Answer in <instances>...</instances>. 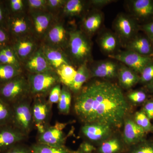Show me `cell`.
Here are the masks:
<instances>
[{
  "mask_svg": "<svg viewBox=\"0 0 153 153\" xmlns=\"http://www.w3.org/2000/svg\"><path fill=\"white\" fill-rule=\"evenodd\" d=\"M79 92L74 110L82 122L103 124L112 128L121 126L129 106L118 85L97 80L82 87Z\"/></svg>",
  "mask_w": 153,
  "mask_h": 153,
  "instance_id": "1",
  "label": "cell"
},
{
  "mask_svg": "<svg viewBox=\"0 0 153 153\" xmlns=\"http://www.w3.org/2000/svg\"><path fill=\"white\" fill-rule=\"evenodd\" d=\"M66 48L68 53L66 54L68 59L70 58L73 63L79 66L87 63L91 55L90 42L80 30H73L69 32Z\"/></svg>",
  "mask_w": 153,
  "mask_h": 153,
  "instance_id": "2",
  "label": "cell"
},
{
  "mask_svg": "<svg viewBox=\"0 0 153 153\" xmlns=\"http://www.w3.org/2000/svg\"><path fill=\"white\" fill-rule=\"evenodd\" d=\"M32 96L27 77L22 74L1 85L0 97L10 105Z\"/></svg>",
  "mask_w": 153,
  "mask_h": 153,
  "instance_id": "3",
  "label": "cell"
},
{
  "mask_svg": "<svg viewBox=\"0 0 153 153\" xmlns=\"http://www.w3.org/2000/svg\"><path fill=\"white\" fill-rule=\"evenodd\" d=\"M32 96L13 105L11 122L13 126L27 136L32 130L34 122L31 105Z\"/></svg>",
  "mask_w": 153,
  "mask_h": 153,
  "instance_id": "4",
  "label": "cell"
},
{
  "mask_svg": "<svg viewBox=\"0 0 153 153\" xmlns=\"http://www.w3.org/2000/svg\"><path fill=\"white\" fill-rule=\"evenodd\" d=\"M27 79L31 95L46 97L55 85L60 83L55 71L38 74H29Z\"/></svg>",
  "mask_w": 153,
  "mask_h": 153,
  "instance_id": "5",
  "label": "cell"
},
{
  "mask_svg": "<svg viewBox=\"0 0 153 153\" xmlns=\"http://www.w3.org/2000/svg\"><path fill=\"white\" fill-rule=\"evenodd\" d=\"M28 15L31 22V35L41 43L57 17L49 12Z\"/></svg>",
  "mask_w": 153,
  "mask_h": 153,
  "instance_id": "6",
  "label": "cell"
},
{
  "mask_svg": "<svg viewBox=\"0 0 153 153\" xmlns=\"http://www.w3.org/2000/svg\"><path fill=\"white\" fill-rule=\"evenodd\" d=\"M68 38L69 32L57 17L41 43L63 51L67 47Z\"/></svg>",
  "mask_w": 153,
  "mask_h": 153,
  "instance_id": "7",
  "label": "cell"
},
{
  "mask_svg": "<svg viewBox=\"0 0 153 153\" xmlns=\"http://www.w3.org/2000/svg\"><path fill=\"white\" fill-rule=\"evenodd\" d=\"M32 105L33 122L38 128L39 133L44 131L47 126L46 124L51 112L52 105L45 97H34Z\"/></svg>",
  "mask_w": 153,
  "mask_h": 153,
  "instance_id": "8",
  "label": "cell"
},
{
  "mask_svg": "<svg viewBox=\"0 0 153 153\" xmlns=\"http://www.w3.org/2000/svg\"><path fill=\"white\" fill-rule=\"evenodd\" d=\"M108 57L120 61L136 73L140 74L147 65L153 61L151 57L141 55L131 50L109 55Z\"/></svg>",
  "mask_w": 153,
  "mask_h": 153,
  "instance_id": "9",
  "label": "cell"
},
{
  "mask_svg": "<svg viewBox=\"0 0 153 153\" xmlns=\"http://www.w3.org/2000/svg\"><path fill=\"white\" fill-rule=\"evenodd\" d=\"M66 126L57 122L53 126H47L44 131L39 133L37 143L51 146H64L66 137L62 130Z\"/></svg>",
  "mask_w": 153,
  "mask_h": 153,
  "instance_id": "10",
  "label": "cell"
},
{
  "mask_svg": "<svg viewBox=\"0 0 153 153\" xmlns=\"http://www.w3.org/2000/svg\"><path fill=\"white\" fill-rule=\"evenodd\" d=\"M39 41L32 35L17 38L13 49L22 63L36 52L41 46Z\"/></svg>",
  "mask_w": 153,
  "mask_h": 153,
  "instance_id": "11",
  "label": "cell"
},
{
  "mask_svg": "<svg viewBox=\"0 0 153 153\" xmlns=\"http://www.w3.org/2000/svg\"><path fill=\"white\" fill-rule=\"evenodd\" d=\"M27 136L14 127L0 126V153L19 144Z\"/></svg>",
  "mask_w": 153,
  "mask_h": 153,
  "instance_id": "12",
  "label": "cell"
},
{
  "mask_svg": "<svg viewBox=\"0 0 153 153\" xmlns=\"http://www.w3.org/2000/svg\"><path fill=\"white\" fill-rule=\"evenodd\" d=\"M22 65L29 74H38L54 71L48 63L41 46L36 52L22 63Z\"/></svg>",
  "mask_w": 153,
  "mask_h": 153,
  "instance_id": "13",
  "label": "cell"
},
{
  "mask_svg": "<svg viewBox=\"0 0 153 153\" xmlns=\"http://www.w3.org/2000/svg\"><path fill=\"white\" fill-rule=\"evenodd\" d=\"M112 128L99 123H86L82 126L81 131L89 140L94 142H104L111 134Z\"/></svg>",
  "mask_w": 153,
  "mask_h": 153,
  "instance_id": "14",
  "label": "cell"
},
{
  "mask_svg": "<svg viewBox=\"0 0 153 153\" xmlns=\"http://www.w3.org/2000/svg\"><path fill=\"white\" fill-rule=\"evenodd\" d=\"M146 132L131 119L126 120L124 126L123 140L126 144L132 146L145 139Z\"/></svg>",
  "mask_w": 153,
  "mask_h": 153,
  "instance_id": "15",
  "label": "cell"
},
{
  "mask_svg": "<svg viewBox=\"0 0 153 153\" xmlns=\"http://www.w3.org/2000/svg\"><path fill=\"white\" fill-rule=\"evenodd\" d=\"M41 49L49 65L54 71L64 64H71L65 52L41 43Z\"/></svg>",
  "mask_w": 153,
  "mask_h": 153,
  "instance_id": "16",
  "label": "cell"
},
{
  "mask_svg": "<svg viewBox=\"0 0 153 153\" xmlns=\"http://www.w3.org/2000/svg\"><path fill=\"white\" fill-rule=\"evenodd\" d=\"M10 27L17 38L31 35V22L27 13L17 14L11 21Z\"/></svg>",
  "mask_w": 153,
  "mask_h": 153,
  "instance_id": "17",
  "label": "cell"
},
{
  "mask_svg": "<svg viewBox=\"0 0 153 153\" xmlns=\"http://www.w3.org/2000/svg\"><path fill=\"white\" fill-rule=\"evenodd\" d=\"M117 65L112 61L100 62L90 71V76L100 78H113L117 76Z\"/></svg>",
  "mask_w": 153,
  "mask_h": 153,
  "instance_id": "18",
  "label": "cell"
},
{
  "mask_svg": "<svg viewBox=\"0 0 153 153\" xmlns=\"http://www.w3.org/2000/svg\"><path fill=\"white\" fill-rule=\"evenodd\" d=\"M115 27L119 35L126 39L132 37L136 29L133 21L124 15H120L117 18Z\"/></svg>",
  "mask_w": 153,
  "mask_h": 153,
  "instance_id": "19",
  "label": "cell"
},
{
  "mask_svg": "<svg viewBox=\"0 0 153 153\" xmlns=\"http://www.w3.org/2000/svg\"><path fill=\"white\" fill-rule=\"evenodd\" d=\"M117 76L121 86L128 89L140 82V76L131 68L123 65L119 68Z\"/></svg>",
  "mask_w": 153,
  "mask_h": 153,
  "instance_id": "20",
  "label": "cell"
},
{
  "mask_svg": "<svg viewBox=\"0 0 153 153\" xmlns=\"http://www.w3.org/2000/svg\"><path fill=\"white\" fill-rule=\"evenodd\" d=\"M129 50L140 55L150 57L153 54L152 43L145 37H138L131 41L128 45Z\"/></svg>",
  "mask_w": 153,
  "mask_h": 153,
  "instance_id": "21",
  "label": "cell"
},
{
  "mask_svg": "<svg viewBox=\"0 0 153 153\" xmlns=\"http://www.w3.org/2000/svg\"><path fill=\"white\" fill-rule=\"evenodd\" d=\"M90 76V71L88 68L87 63H83L78 67L73 82L68 88L74 93H78Z\"/></svg>",
  "mask_w": 153,
  "mask_h": 153,
  "instance_id": "22",
  "label": "cell"
},
{
  "mask_svg": "<svg viewBox=\"0 0 153 153\" xmlns=\"http://www.w3.org/2000/svg\"><path fill=\"white\" fill-rule=\"evenodd\" d=\"M60 83L69 88L72 84L76 75V70L71 64H64L55 71Z\"/></svg>",
  "mask_w": 153,
  "mask_h": 153,
  "instance_id": "23",
  "label": "cell"
},
{
  "mask_svg": "<svg viewBox=\"0 0 153 153\" xmlns=\"http://www.w3.org/2000/svg\"><path fill=\"white\" fill-rule=\"evenodd\" d=\"M132 8L138 17L148 18L153 15V1L151 0H135L133 2Z\"/></svg>",
  "mask_w": 153,
  "mask_h": 153,
  "instance_id": "24",
  "label": "cell"
},
{
  "mask_svg": "<svg viewBox=\"0 0 153 153\" xmlns=\"http://www.w3.org/2000/svg\"><path fill=\"white\" fill-rule=\"evenodd\" d=\"M124 149L122 142L115 137L102 143L97 150V153H122Z\"/></svg>",
  "mask_w": 153,
  "mask_h": 153,
  "instance_id": "25",
  "label": "cell"
},
{
  "mask_svg": "<svg viewBox=\"0 0 153 153\" xmlns=\"http://www.w3.org/2000/svg\"><path fill=\"white\" fill-rule=\"evenodd\" d=\"M23 74L22 68L7 64H0V83L1 85L16 76Z\"/></svg>",
  "mask_w": 153,
  "mask_h": 153,
  "instance_id": "26",
  "label": "cell"
},
{
  "mask_svg": "<svg viewBox=\"0 0 153 153\" xmlns=\"http://www.w3.org/2000/svg\"><path fill=\"white\" fill-rule=\"evenodd\" d=\"M85 7V2L81 0H67L62 12L67 16H75L82 13Z\"/></svg>",
  "mask_w": 153,
  "mask_h": 153,
  "instance_id": "27",
  "label": "cell"
},
{
  "mask_svg": "<svg viewBox=\"0 0 153 153\" xmlns=\"http://www.w3.org/2000/svg\"><path fill=\"white\" fill-rule=\"evenodd\" d=\"M71 100V94L70 89L65 85H63L60 99L57 103V108L60 113L63 114H67L69 113Z\"/></svg>",
  "mask_w": 153,
  "mask_h": 153,
  "instance_id": "28",
  "label": "cell"
},
{
  "mask_svg": "<svg viewBox=\"0 0 153 153\" xmlns=\"http://www.w3.org/2000/svg\"><path fill=\"white\" fill-rule=\"evenodd\" d=\"M102 22V16L100 14L97 13L91 15L83 20V27L88 33L96 32L100 27Z\"/></svg>",
  "mask_w": 153,
  "mask_h": 153,
  "instance_id": "29",
  "label": "cell"
},
{
  "mask_svg": "<svg viewBox=\"0 0 153 153\" xmlns=\"http://www.w3.org/2000/svg\"><path fill=\"white\" fill-rule=\"evenodd\" d=\"M33 153H72L71 151L65 147H54L42 144H35L30 148Z\"/></svg>",
  "mask_w": 153,
  "mask_h": 153,
  "instance_id": "30",
  "label": "cell"
},
{
  "mask_svg": "<svg viewBox=\"0 0 153 153\" xmlns=\"http://www.w3.org/2000/svg\"><path fill=\"white\" fill-rule=\"evenodd\" d=\"M25 3L28 14L48 12L47 0H25Z\"/></svg>",
  "mask_w": 153,
  "mask_h": 153,
  "instance_id": "31",
  "label": "cell"
},
{
  "mask_svg": "<svg viewBox=\"0 0 153 153\" xmlns=\"http://www.w3.org/2000/svg\"><path fill=\"white\" fill-rule=\"evenodd\" d=\"M101 49L104 52L110 53L113 52L117 46V40L112 34L107 33L102 36L100 41Z\"/></svg>",
  "mask_w": 153,
  "mask_h": 153,
  "instance_id": "32",
  "label": "cell"
},
{
  "mask_svg": "<svg viewBox=\"0 0 153 153\" xmlns=\"http://www.w3.org/2000/svg\"><path fill=\"white\" fill-rule=\"evenodd\" d=\"M12 117V108L0 97V126L7 125L11 122Z\"/></svg>",
  "mask_w": 153,
  "mask_h": 153,
  "instance_id": "33",
  "label": "cell"
},
{
  "mask_svg": "<svg viewBox=\"0 0 153 153\" xmlns=\"http://www.w3.org/2000/svg\"><path fill=\"white\" fill-rule=\"evenodd\" d=\"M134 121L146 132L152 131V124L150 120L142 111L136 113Z\"/></svg>",
  "mask_w": 153,
  "mask_h": 153,
  "instance_id": "34",
  "label": "cell"
},
{
  "mask_svg": "<svg viewBox=\"0 0 153 153\" xmlns=\"http://www.w3.org/2000/svg\"><path fill=\"white\" fill-rule=\"evenodd\" d=\"M129 153H153V142L145 140L132 146Z\"/></svg>",
  "mask_w": 153,
  "mask_h": 153,
  "instance_id": "35",
  "label": "cell"
},
{
  "mask_svg": "<svg viewBox=\"0 0 153 153\" xmlns=\"http://www.w3.org/2000/svg\"><path fill=\"white\" fill-rule=\"evenodd\" d=\"M140 82L148 84L153 81V61L144 68L140 76Z\"/></svg>",
  "mask_w": 153,
  "mask_h": 153,
  "instance_id": "36",
  "label": "cell"
},
{
  "mask_svg": "<svg viewBox=\"0 0 153 153\" xmlns=\"http://www.w3.org/2000/svg\"><path fill=\"white\" fill-rule=\"evenodd\" d=\"M67 0H47V10L55 16L60 10L63 9Z\"/></svg>",
  "mask_w": 153,
  "mask_h": 153,
  "instance_id": "37",
  "label": "cell"
},
{
  "mask_svg": "<svg viewBox=\"0 0 153 153\" xmlns=\"http://www.w3.org/2000/svg\"><path fill=\"white\" fill-rule=\"evenodd\" d=\"M128 98L135 104H140L146 101L147 98L146 94L143 91H136L129 93Z\"/></svg>",
  "mask_w": 153,
  "mask_h": 153,
  "instance_id": "38",
  "label": "cell"
},
{
  "mask_svg": "<svg viewBox=\"0 0 153 153\" xmlns=\"http://www.w3.org/2000/svg\"><path fill=\"white\" fill-rule=\"evenodd\" d=\"M61 87L60 83H58L55 85L53 88L51 89L48 94L49 98L48 101L51 104L53 103H58L61 93Z\"/></svg>",
  "mask_w": 153,
  "mask_h": 153,
  "instance_id": "39",
  "label": "cell"
},
{
  "mask_svg": "<svg viewBox=\"0 0 153 153\" xmlns=\"http://www.w3.org/2000/svg\"><path fill=\"white\" fill-rule=\"evenodd\" d=\"M10 5L11 10L17 14L27 12L25 0H11Z\"/></svg>",
  "mask_w": 153,
  "mask_h": 153,
  "instance_id": "40",
  "label": "cell"
},
{
  "mask_svg": "<svg viewBox=\"0 0 153 153\" xmlns=\"http://www.w3.org/2000/svg\"><path fill=\"white\" fill-rule=\"evenodd\" d=\"M1 153H33L31 149L17 144Z\"/></svg>",
  "mask_w": 153,
  "mask_h": 153,
  "instance_id": "41",
  "label": "cell"
},
{
  "mask_svg": "<svg viewBox=\"0 0 153 153\" xmlns=\"http://www.w3.org/2000/svg\"><path fill=\"white\" fill-rule=\"evenodd\" d=\"M142 111L149 119L153 120V99L151 100L146 102L143 108Z\"/></svg>",
  "mask_w": 153,
  "mask_h": 153,
  "instance_id": "42",
  "label": "cell"
},
{
  "mask_svg": "<svg viewBox=\"0 0 153 153\" xmlns=\"http://www.w3.org/2000/svg\"><path fill=\"white\" fill-rule=\"evenodd\" d=\"M78 150L82 153H93L97 149L91 143L84 142L80 144Z\"/></svg>",
  "mask_w": 153,
  "mask_h": 153,
  "instance_id": "43",
  "label": "cell"
},
{
  "mask_svg": "<svg viewBox=\"0 0 153 153\" xmlns=\"http://www.w3.org/2000/svg\"><path fill=\"white\" fill-rule=\"evenodd\" d=\"M143 30L147 34L151 41L153 40V22L146 24L143 26Z\"/></svg>",
  "mask_w": 153,
  "mask_h": 153,
  "instance_id": "44",
  "label": "cell"
},
{
  "mask_svg": "<svg viewBox=\"0 0 153 153\" xmlns=\"http://www.w3.org/2000/svg\"><path fill=\"white\" fill-rule=\"evenodd\" d=\"M8 40V36L4 30L0 29V45H3Z\"/></svg>",
  "mask_w": 153,
  "mask_h": 153,
  "instance_id": "45",
  "label": "cell"
},
{
  "mask_svg": "<svg viewBox=\"0 0 153 153\" xmlns=\"http://www.w3.org/2000/svg\"><path fill=\"white\" fill-rule=\"evenodd\" d=\"M111 1L109 0H94L91 1V3L96 6H102L108 4Z\"/></svg>",
  "mask_w": 153,
  "mask_h": 153,
  "instance_id": "46",
  "label": "cell"
},
{
  "mask_svg": "<svg viewBox=\"0 0 153 153\" xmlns=\"http://www.w3.org/2000/svg\"><path fill=\"white\" fill-rule=\"evenodd\" d=\"M4 18V9L1 6H0V23L2 22Z\"/></svg>",
  "mask_w": 153,
  "mask_h": 153,
  "instance_id": "47",
  "label": "cell"
},
{
  "mask_svg": "<svg viewBox=\"0 0 153 153\" xmlns=\"http://www.w3.org/2000/svg\"><path fill=\"white\" fill-rule=\"evenodd\" d=\"M146 87L148 90L153 93V81L152 82H150L149 84H147Z\"/></svg>",
  "mask_w": 153,
  "mask_h": 153,
  "instance_id": "48",
  "label": "cell"
},
{
  "mask_svg": "<svg viewBox=\"0 0 153 153\" xmlns=\"http://www.w3.org/2000/svg\"><path fill=\"white\" fill-rule=\"evenodd\" d=\"M72 153H82V152H80V151H79V150H77V151H73L72 152Z\"/></svg>",
  "mask_w": 153,
  "mask_h": 153,
  "instance_id": "49",
  "label": "cell"
},
{
  "mask_svg": "<svg viewBox=\"0 0 153 153\" xmlns=\"http://www.w3.org/2000/svg\"><path fill=\"white\" fill-rule=\"evenodd\" d=\"M151 43H152V47H153V40H152V41H151Z\"/></svg>",
  "mask_w": 153,
  "mask_h": 153,
  "instance_id": "50",
  "label": "cell"
},
{
  "mask_svg": "<svg viewBox=\"0 0 153 153\" xmlns=\"http://www.w3.org/2000/svg\"><path fill=\"white\" fill-rule=\"evenodd\" d=\"M152 131H153V124H152Z\"/></svg>",
  "mask_w": 153,
  "mask_h": 153,
  "instance_id": "51",
  "label": "cell"
}]
</instances>
